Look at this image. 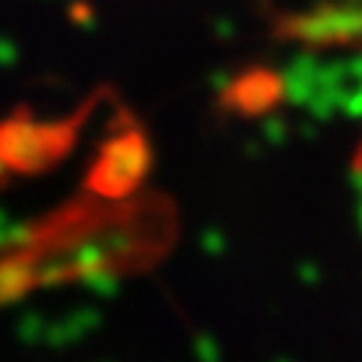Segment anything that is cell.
<instances>
[{"label":"cell","mask_w":362,"mask_h":362,"mask_svg":"<svg viewBox=\"0 0 362 362\" xmlns=\"http://www.w3.org/2000/svg\"><path fill=\"white\" fill-rule=\"evenodd\" d=\"M278 37L308 52L362 54V0H323L275 21Z\"/></svg>","instance_id":"cell-1"}]
</instances>
